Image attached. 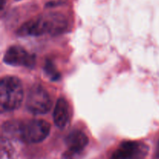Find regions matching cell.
Returning a JSON list of instances; mask_svg holds the SVG:
<instances>
[{"instance_id": "obj_6", "label": "cell", "mask_w": 159, "mask_h": 159, "mask_svg": "<svg viewBox=\"0 0 159 159\" xmlns=\"http://www.w3.org/2000/svg\"><path fill=\"white\" fill-rule=\"evenodd\" d=\"M3 61L15 67L32 68L36 64V56L17 45L10 47L5 53Z\"/></svg>"}, {"instance_id": "obj_2", "label": "cell", "mask_w": 159, "mask_h": 159, "mask_svg": "<svg viewBox=\"0 0 159 159\" xmlns=\"http://www.w3.org/2000/svg\"><path fill=\"white\" fill-rule=\"evenodd\" d=\"M23 100L21 81L14 76H5L0 82V110L2 113L16 110Z\"/></svg>"}, {"instance_id": "obj_11", "label": "cell", "mask_w": 159, "mask_h": 159, "mask_svg": "<svg viewBox=\"0 0 159 159\" xmlns=\"http://www.w3.org/2000/svg\"><path fill=\"white\" fill-rule=\"evenodd\" d=\"M156 155H157V158H159V141H158V148H157Z\"/></svg>"}, {"instance_id": "obj_1", "label": "cell", "mask_w": 159, "mask_h": 159, "mask_svg": "<svg viewBox=\"0 0 159 159\" xmlns=\"http://www.w3.org/2000/svg\"><path fill=\"white\" fill-rule=\"evenodd\" d=\"M67 25L63 14L50 12L28 20L19 28L17 34L20 37H39L46 34L55 35L63 32Z\"/></svg>"}, {"instance_id": "obj_10", "label": "cell", "mask_w": 159, "mask_h": 159, "mask_svg": "<svg viewBox=\"0 0 159 159\" xmlns=\"http://www.w3.org/2000/svg\"><path fill=\"white\" fill-rule=\"evenodd\" d=\"M44 72L46 73L47 76L52 81H56L60 78V74L51 61H48L45 64Z\"/></svg>"}, {"instance_id": "obj_9", "label": "cell", "mask_w": 159, "mask_h": 159, "mask_svg": "<svg viewBox=\"0 0 159 159\" xmlns=\"http://www.w3.org/2000/svg\"><path fill=\"white\" fill-rule=\"evenodd\" d=\"M0 159H16V152L9 139L2 137L0 144Z\"/></svg>"}, {"instance_id": "obj_3", "label": "cell", "mask_w": 159, "mask_h": 159, "mask_svg": "<svg viewBox=\"0 0 159 159\" xmlns=\"http://www.w3.org/2000/svg\"><path fill=\"white\" fill-rule=\"evenodd\" d=\"M51 131V125L43 120H32L19 125V138L27 144H37L46 139Z\"/></svg>"}, {"instance_id": "obj_7", "label": "cell", "mask_w": 159, "mask_h": 159, "mask_svg": "<svg viewBox=\"0 0 159 159\" xmlns=\"http://www.w3.org/2000/svg\"><path fill=\"white\" fill-rule=\"evenodd\" d=\"M68 150L63 155L62 159H79L81 154L89 144V138L81 130H74L65 139Z\"/></svg>"}, {"instance_id": "obj_8", "label": "cell", "mask_w": 159, "mask_h": 159, "mask_svg": "<svg viewBox=\"0 0 159 159\" xmlns=\"http://www.w3.org/2000/svg\"><path fill=\"white\" fill-rule=\"evenodd\" d=\"M54 122L59 128H65L71 120V110L68 102L64 98H59L54 110Z\"/></svg>"}, {"instance_id": "obj_4", "label": "cell", "mask_w": 159, "mask_h": 159, "mask_svg": "<svg viewBox=\"0 0 159 159\" xmlns=\"http://www.w3.org/2000/svg\"><path fill=\"white\" fill-rule=\"evenodd\" d=\"M26 109L36 115L48 113L52 107L49 93L40 85H35L29 90L26 100Z\"/></svg>"}, {"instance_id": "obj_5", "label": "cell", "mask_w": 159, "mask_h": 159, "mask_svg": "<svg viewBox=\"0 0 159 159\" xmlns=\"http://www.w3.org/2000/svg\"><path fill=\"white\" fill-rule=\"evenodd\" d=\"M148 150V146L144 143L124 141L113 152L110 159H144Z\"/></svg>"}]
</instances>
